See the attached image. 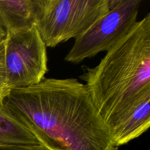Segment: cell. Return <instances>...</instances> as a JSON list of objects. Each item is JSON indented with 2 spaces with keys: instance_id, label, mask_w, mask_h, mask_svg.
<instances>
[{
  "instance_id": "8fae6325",
  "label": "cell",
  "mask_w": 150,
  "mask_h": 150,
  "mask_svg": "<svg viewBox=\"0 0 150 150\" xmlns=\"http://www.w3.org/2000/svg\"><path fill=\"white\" fill-rule=\"evenodd\" d=\"M5 36H6L5 31L4 30V29H3V28L1 27V25H0V41H1V40L4 39V38H5Z\"/></svg>"
},
{
  "instance_id": "52a82bcc",
  "label": "cell",
  "mask_w": 150,
  "mask_h": 150,
  "mask_svg": "<svg viewBox=\"0 0 150 150\" xmlns=\"http://www.w3.org/2000/svg\"><path fill=\"white\" fill-rule=\"evenodd\" d=\"M149 102L150 98L142 100L121 122L110 130L115 146L129 143L149 128Z\"/></svg>"
},
{
  "instance_id": "7a4b0ae2",
  "label": "cell",
  "mask_w": 150,
  "mask_h": 150,
  "mask_svg": "<svg viewBox=\"0 0 150 150\" xmlns=\"http://www.w3.org/2000/svg\"><path fill=\"white\" fill-rule=\"evenodd\" d=\"M80 78L109 130L150 98V13Z\"/></svg>"
},
{
  "instance_id": "30bf717a",
  "label": "cell",
  "mask_w": 150,
  "mask_h": 150,
  "mask_svg": "<svg viewBox=\"0 0 150 150\" xmlns=\"http://www.w3.org/2000/svg\"><path fill=\"white\" fill-rule=\"evenodd\" d=\"M0 150H51L44 144L35 146H21V145H1Z\"/></svg>"
},
{
  "instance_id": "8992f818",
  "label": "cell",
  "mask_w": 150,
  "mask_h": 150,
  "mask_svg": "<svg viewBox=\"0 0 150 150\" xmlns=\"http://www.w3.org/2000/svg\"><path fill=\"white\" fill-rule=\"evenodd\" d=\"M42 0H0V25L5 32L36 24Z\"/></svg>"
},
{
  "instance_id": "9c48e42d",
  "label": "cell",
  "mask_w": 150,
  "mask_h": 150,
  "mask_svg": "<svg viewBox=\"0 0 150 150\" xmlns=\"http://www.w3.org/2000/svg\"><path fill=\"white\" fill-rule=\"evenodd\" d=\"M9 93L5 65V40L4 38L0 41V107L4 105V100Z\"/></svg>"
},
{
  "instance_id": "6da1fadb",
  "label": "cell",
  "mask_w": 150,
  "mask_h": 150,
  "mask_svg": "<svg viewBox=\"0 0 150 150\" xmlns=\"http://www.w3.org/2000/svg\"><path fill=\"white\" fill-rule=\"evenodd\" d=\"M4 105L51 150L118 149L87 87L76 79L13 89Z\"/></svg>"
},
{
  "instance_id": "ba28073f",
  "label": "cell",
  "mask_w": 150,
  "mask_h": 150,
  "mask_svg": "<svg viewBox=\"0 0 150 150\" xmlns=\"http://www.w3.org/2000/svg\"><path fill=\"white\" fill-rule=\"evenodd\" d=\"M0 144L35 146L42 144L4 105L0 107Z\"/></svg>"
},
{
  "instance_id": "3957f363",
  "label": "cell",
  "mask_w": 150,
  "mask_h": 150,
  "mask_svg": "<svg viewBox=\"0 0 150 150\" xmlns=\"http://www.w3.org/2000/svg\"><path fill=\"white\" fill-rule=\"evenodd\" d=\"M110 10V0H42L36 23L46 47L76 39Z\"/></svg>"
},
{
  "instance_id": "5b68a950",
  "label": "cell",
  "mask_w": 150,
  "mask_h": 150,
  "mask_svg": "<svg viewBox=\"0 0 150 150\" xmlns=\"http://www.w3.org/2000/svg\"><path fill=\"white\" fill-rule=\"evenodd\" d=\"M4 40L7 87L10 92L42 81L48 72L46 46L36 25L6 32Z\"/></svg>"
},
{
  "instance_id": "277c9868",
  "label": "cell",
  "mask_w": 150,
  "mask_h": 150,
  "mask_svg": "<svg viewBox=\"0 0 150 150\" xmlns=\"http://www.w3.org/2000/svg\"><path fill=\"white\" fill-rule=\"evenodd\" d=\"M141 3V0H110L109 11L75 39L65 61L79 64L108 51L136 24Z\"/></svg>"
}]
</instances>
